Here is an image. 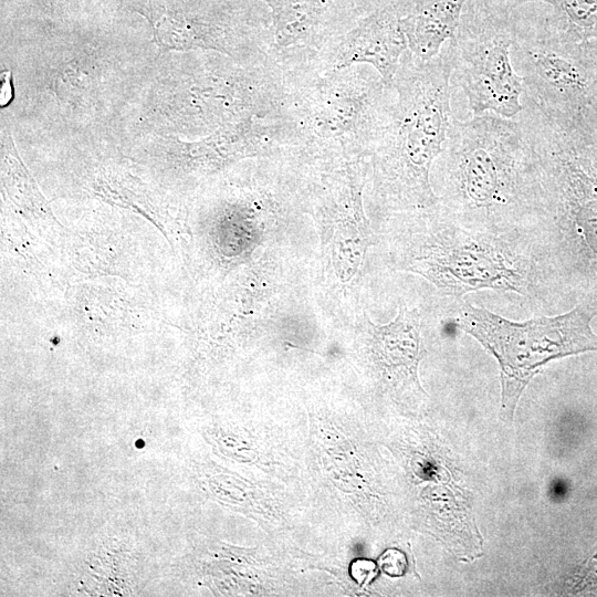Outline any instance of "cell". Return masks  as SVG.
Segmentation results:
<instances>
[{
  "mask_svg": "<svg viewBox=\"0 0 597 597\" xmlns=\"http://www.w3.org/2000/svg\"><path fill=\"white\" fill-rule=\"evenodd\" d=\"M515 117L530 147L532 196L522 234L545 275L597 304V133L583 117L524 94Z\"/></svg>",
  "mask_w": 597,
  "mask_h": 597,
  "instance_id": "cell-1",
  "label": "cell"
},
{
  "mask_svg": "<svg viewBox=\"0 0 597 597\" xmlns=\"http://www.w3.org/2000/svg\"><path fill=\"white\" fill-rule=\"evenodd\" d=\"M442 209L469 228L521 234L532 195L530 147L515 118L453 121L441 153Z\"/></svg>",
  "mask_w": 597,
  "mask_h": 597,
  "instance_id": "cell-2",
  "label": "cell"
},
{
  "mask_svg": "<svg viewBox=\"0 0 597 597\" xmlns=\"http://www.w3.org/2000/svg\"><path fill=\"white\" fill-rule=\"evenodd\" d=\"M392 86L397 93L380 129L378 168L388 200L401 208H434L439 198L430 169L448 139L451 113V62L448 45L422 62H400Z\"/></svg>",
  "mask_w": 597,
  "mask_h": 597,
  "instance_id": "cell-3",
  "label": "cell"
},
{
  "mask_svg": "<svg viewBox=\"0 0 597 597\" xmlns=\"http://www.w3.org/2000/svg\"><path fill=\"white\" fill-rule=\"evenodd\" d=\"M401 269L420 274L442 294L457 298L480 290L530 297L546 276L521 234L469 228L443 209L432 229L410 242Z\"/></svg>",
  "mask_w": 597,
  "mask_h": 597,
  "instance_id": "cell-4",
  "label": "cell"
},
{
  "mask_svg": "<svg viewBox=\"0 0 597 597\" xmlns=\"http://www.w3.org/2000/svg\"><path fill=\"white\" fill-rule=\"evenodd\" d=\"M596 315L597 304L580 303L561 315L514 322L486 308L463 303L454 323L498 359L502 411L507 418L541 366L553 359L597 350V335L590 325Z\"/></svg>",
  "mask_w": 597,
  "mask_h": 597,
  "instance_id": "cell-5",
  "label": "cell"
},
{
  "mask_svg": "<svg viewBox=\"0 0 597 597\" xmlns=\"http://www.w3.org/2000/svg\"><path fill=\"white\" fill-rule=\"evenodd\" d=\"M502 9L472 6L447 44L451 83L465 94L473 115L485 112L515 118L523 109V78L512 63L516 36Z\"/></svg>",
  "mask_w": 597,
  "mask_h": 597,
  "instance_id": "cell-6",
  "label": "cell"
},
{
  "mask_svg": "<svg viewBox=\"0 0 597 597\" xmlns=\"http://www.w3.org/2000/svg\"><path fill=\"white\" fill-rule=\"evenodd\" d=\"M523 94L545 111L587 118L597 97V49L555 24L517 32L511 50Z\"/></svg>",
  "mask_w": 597,
  "mask_h": 597,
  "instance_id": "cell-7",
  "label": "cell"
},
{
  "mask_svg": "<svg viewBox=\"0 0 597 597\" xmlns=\"http://www.w3.org/2000/svg\"><path fill=\"white\" fill-rule=\"evenodd\" d=\"M407 46L401 21L392 12H381L347 35L336 55L337 66L369 63L391 87Z\"/></svg>",
  "mask_w": 597,
  "mask_h": 597,
  "instance_id": "cell-8",
  "label": "cell"
},
{
  "mask_svg": "<svg viewBox=\"0 0 597 597\" xmlns=\"http://www.w3.org/2000/svg\"><path fill=\"white\" fill-rule=\"evenodd\" d=\"M465 0H421L416 10L401 20L411 55L427 62L451 40L459 25Z\"/></svg>",
  "mask_w": 597,
  "mask_h": 597,
  "instance_id": "cell-9",
  "label": "cell"
},
{
  "mask_svg": "<svg viewBox=\"0 0 597 597\" xmlns=\"http://www.w3.org/2000/svg\"><path fill=\"white\" fill-rule=\"evenodd\" d=\"M367 324L374 350L381 364L391 370L402 368L408 378L417 381V364L423 353L418 311L401 306L388 324L377 325L369 320Z\"/></svg>",
  "mask_w": 597,
  "mask_h": 597,
  "instance_id": "cell-10",
  "label": "cell"
},
{
  "mask_svg": "<svg viewBox=\"0 0 597 597\" xmlns=\"http://www.w3.org/2000/svg\"><path fill=\"white\" fill-rule=\"evenodd\" d=\"M156 44L166 50L212 49L228 53L220 36L207 24L187 20L182 14L166 8L148 10Z\"/></svg>",
  "mask_w": 597,
  "mask_h": 597,
  "instance_id": "cell-11",
  "label": "cell"
},
{
  "mask_svg": "<svg viewBox=\"0 0 597 597\" xmlns=\"http://www.w3.org/2000/svg\"><path fill=\"white\" fill-rule=\"evenodd\" d=\"M271 8L279 45L289 46L306 38L322 12L321 0H264Z\"/></svg>",
  "mask_w": 597,
  "mask_h": 597,
  "instance_id": "cell-12",
  "label": "cell"
},
{
  "mask_svg": "<svg viewBox=\"0 0 597 597\" xmlns=\"http://www.w3.org/2000/svg\"><path fill=\"white\" fill-rule=\"evenodd\" d=\"M510 4L544 1L555 9L552 22L573 40L597 49V0H506Z\"/></svg>",
  "mask_w": 597,
  "mask_h": 597,
  "instance_id": "cell-13",
  "label": "cell"
},
{
  "mask_svg": "<svg viewBox=\"0 0 597 597\" xmlns=\"http://www.w3.org/2000/svg\"><path fill=\"white\" fill-rule=\"evenodd\" d=\"M1 155L6 184L12 195L14 193L15 200L25 207L44 210L46 203L21 163L9 132H3L2 134Z\"/></svg>",
  "mask_w": 597,
  "mask_h": 597,
  "instance_id": "cell-14",
  "label": "cell"
},
{
  "mask_svg": "<svg viewBox=\"0 0 597 597\" xmlns=\"http://www.w3.org/2000/svg\"><path fill=\"white\" fill-rule=\"evenodd\" d=\"M380 568L390 576H401L406 570L405 555L397 549H387L378 561Z\"/></svg>",
  "mask_w": 597,
  "mask_h": 597,
  "instance_id": "cell-15",
  "label": "cell"
},
{
  "mask_svg": "<svg viewBox=\"0 0 597 597\" xmlns=\"http://www.w3.org/2000/svg\"><path fill=\"white\" fill-rule=\"evenodd\" d=\"M377 566L369 559H355L349 567V574L362 587H365L377 575Z\"/></svg>",
  "mask_w": 597,
  "mask_h": 597,
  "instance_id": "cell-16",
  "label": "cell"
},
{
  "mask_svg": "<svg viewBox=\"0 0 597 597\" xmlns=\"http://www.w3.org/2000/svg\"><path fill=\"white\" fill-rule=\"evenodd\" d=\"M587 123L595 129V132L597 133V97H596V101H595V104L591 108V112L589 114V116L586 118Z\"/></svg>",
  "mask_w": 597,
  "mask_h": 597,
  "instance_id": "cell-17",
  "label": "cell"
},
{
  "mask_svg": "<svg viewBox=\"0 0 597 597\" xmlns=\"http://www.w3.org/2000/svg\"><path fill=\"white\" fill-rule=\"evenodd\" d=\"M138 441H139V443H137V441H136V447H137V446H138V447H143V446H144L143 440H138Z\"/></svg>",
  "mask_w": 597,
  "mask_h": 597,
  "instance_id": "cell-18",
  "label": "cell"
}]
</instances>
